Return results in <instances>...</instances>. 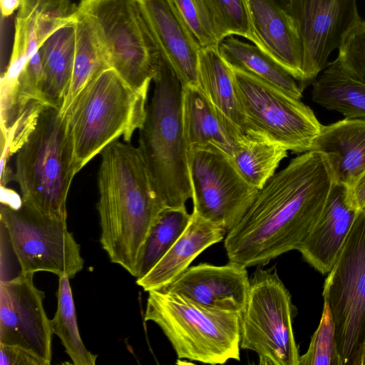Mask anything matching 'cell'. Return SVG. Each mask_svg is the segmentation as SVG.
<instances>
[{"label": "cell", "instance_id": "obj_29", "mask_svg": "<svg viewBox=\"0 0 365 365\" xmlns=\"http://www.w3.org/2000/svg\"><path fill=\"white\" fill-rule=\"evenodd\" d=\"M69 279L66 275L58 277L57 310L51 320L52 332L60 338L74 365H95L98 355L90 352L81 338Z\"/></svg>", "mask_w": 365, "mask_h": 365}, {"label": "cell", "instance_id": "obj_9", "mask_svg": "<svg viewBox=\"0 0 365 365\" xmlns=\"http://www.w3.org/2000/svg\"><path fill=\"white\" fill-rule=\"evenodd\" d=\"M327 274L322 296L333 316L340 365H359L365 337V208Z\"/></svg>", "mask_w": 365, "mask_h": 365}, {"label": "cell", "instance_id": "obj_36", "mask_svg": "<svg viewBox=\"0 0 365 365\" xmlns=\"http://www.w3.org/2000/svg\"><path fill=\"white\" fill-rule=\"evenodd\" d=\"M21 2V0H0L2 16L7 17L11 15L20 7Z\"/></svg>", "mask_w": 365, "mask_h": 365}, {"label": "cell", "instance_id": "obj_30", "mask_svg": "<svg viewBox=\"0 0 365 365\" xmlns=\"http://www.w3.org/2000/svg\"><path fill=\"white\" fill-rule=\"evenodd\" d=\"M201 1L219 43L228 36H238L256 45L247 0Z\"/></svg>", "mask_w": 365, "mask_h": 365}, {"label": "cell", "instance_id": "obj_11", "mask_svg": "<svg viewBox=\"0 0 365 365\" xmlns=\"http://www.w3.org/2000/svg\"><path fill=\"white\" fill-rule=\"evenodd\" d=\"M232 69L246 131L262 134L287 150L309 151L322 125L300 99Z\"/></svg>", "mask_w": 365, "mask_h": 365}, {"label": "cell", "instance_id": "obj_32", "mask_svg": "<svg viewBox=\"0 0 365 365\" xmlns=\"http://www.w3.org/2000/svg\"><path fill=\"white\" fill-rule=\"evenodd\" d=\"M337 59L350 75L365 83V21L361 19L342 40Z\"/></svg>", "mask_w": 365, "mask_h": 365}, {"label": "cell", "instance_id": "obj_2", "mask_svg": "<svg viewBox=\"0 0 365 365\" xmlns=\"http://www.w3.org/2000/svg\"><path fill=\"white\" fill-rule=\"evenodd\" d=\"M101 155L100 242L110 261L135 277L145 238L165 207L138 148L115 140Z\"/></svg>", "mask_w": 365, "mask_h": 365}, {"label": "cell", "instance_id": "obj_7", "mask_svg": "<svg viewBox=\"0 0 365 365\" xmlns=\"http://www.w3.org/2000/svg\"><path fill=\"white\" fill-rule=\"evenodd\" d=\"M144 319L162 329L178 359L209 364L240 360V313L211 309L176 294L150 291Z\"/></svg>", "mask_w": 365, "mask_h": 365}, {"label": "cell", "instance_id": "obj_22", "mask_svg": "<svg viewBox=\"0 0 365 365\" xmlns=\"http://www.w3.org/2000/svg\"><path fill=\"white\" fill-rule=\"evenodd\" d=\"M182 118L187 153L212 150L232 160L237 138L197 88H183Z\"/></svg>", "mask_w": 365, "mask_h": 365}, {"label": "cell", "instance_id": "obj_17", "mask_svg": "<svg viewBox=\"0 0 365 365\" xmlns=\"http://www.w3.org/2000/svg\"><path fill=\"white\" fill-rule=\"evenodd\" d=\"M359 210L350 203L347 187L336 182L316 222L297 249L304 259L322 274L334 266Z\"/></svg>", "mask_w": 365, "mask_h": 365}, {"label": "cell", "instance_id": "obj_3", "mask_svg": "<svg viewBox=\"0 0 365 365\" xmlns=\"http://www.w3.org/2000/svg\"><path fill=\"white\" fill-rule=\"evenodd\" d=\"M138 148L165 207L185 206L192 198L182 118V86L161 56Z\"/></svg>", "mask_w": 365, "mask_h": 365}, {"label": "cell", "instance_id": "obj_14", "mask_svg": "<svg viewBox=\"0 0 365 365\" xmlns=\"http://www.w3.org/2000/svg\"><path fill=\"white\" fill-rule=\"evenodd\" d=\"M34 273H20L0 283V343L31 351L46 365L51 361L53 334Z\"/></svg>", "mask_w": 365, "mask_h": 365}, {"label": "cell", "instance_id": "obj_8", "mask_svg": "<svg viewBox=\"0 0 365 365\" xmlns=\"http://www.w3.org/2000/svg\"><path fill=\"white\" fill-rule=\"evenodd\" d=\"M292 297L275 269L257 268L250 279L240 313V347L252 350L261 365H299Z\"/></svg>", "mask_w": 365, "mask_h": 365}, {"label": "cell", "instance_id": "obj_1", "mask_svg": "<svg viewBox=\"0 0 365 365\" xmlns=\"http://www.w3.org/2000/svg\"><path fill=\"white\" fill-rule=\"evenodd\" d=\"M336 182L325 154L309 150L292 159L259 190L242 219L227 232L229 262L260 266L297 250Z\"/></svg>", "mask_w": 365, "mask_h": 365}, {"label": "cell", "instance_id": "obj_35", "mask_svg": "<svg viewBox=\"0 0 365 365\" xmlns=\"http://www.w3.org/2000/svg\"><path fill=\"white\" fill-rule=\"evenodd\" d=\"M351 205L357 210L365 208V171L347 188Z\"/></svg>", "mask_w": 365, "mask_h": 365}, {"label": "cell", "instance_id": "obj_25", "mask_svg": "<svg viewBox=\"0 0 365 365\" xmlns=\"http://www.w3.org/2000/svg\"><path fill=\"white\" fill-rule=\"evenodd\" d=\"M312 98L344 118L365 119V83L350 75L337 58L313 81Z\"/></svg>", "mask_w": 365, "mask_h": 365}, {"label": "cell", "instance_id": "obj_4", "mask_svg": "<svg viewBox=\"0 0 365 365\" xmlns=\"http://www.w3.org/2000/svg\"><path fill=\"white\" fill-rule=\"evenodd\" d=\"M77 173L66 116L60 108L47 106L16 153L13 180L21 202L43 215L67 219L66 199Z\"/></svg>", "mask_w": 365, "mask_h": 365}, {"label": "cell", "instance_id": "obj_24", "mask_svg": "<svg viewBox=\"0 0 365 365\" xmlns=\"http://www.w3.org/2000/svg\"><path fill=\"white\" fill-rule=\"evenodd\" d=\"M74 21L54 31L39 48L44 73L45 100L48 106L60 109L72 76L76 52Z\"/></svg>", "mask_w": 365, "mask_h": 365}, {"label": "cell", "instance_id": "obj_18", "mask_svg": "<svg viewBox=\"0 0 365 365\" xmlns=\"http://www.w3.org/2000/svg\"><path fill=\"white\" fill-rule=\"evenodd\" d=\"M247 1L256 46L302 84L303 49L292 18L272 0Z\"/></svg>", "mask_w": 365, "mask_h": 365}, {"label": "cell", "instance_id": "obj_27", "mask_svg": "<svg viewBox=\"0 0 365 365\" xmlns=\"http://www.w3.org/2000/svg\"><path fill=\"white\" fill-rule=\"evenodd\" d=\"M76 15V52L69 88L61 109L63 114L94 77L110 68L91 27L84 18Z\"/></svg>", "mask_w": 365, "mask_h": 365}, {"label": "cell", "instance_id": "obj_28", "mask_svg": "<svg viewBox=\"0 0 365 365\" xmlns=\"http://www.w3.org/2000/svg\"><path fill=\"white\" fill-rule=\"evenodd\" d=\"M191 219L185 206L165 207L158 215L143 243L135 277L145 275L168 252Z\"/></svg>", "mask_w": 365, "mask_h": 365}, {"label": "cell", "instance_id": "obj_39", "mask_svg": "<svg viewBox=\"0 0 365 365\" xmlns=\"http://www.w3.org/2000/svg\"><path fill=\"white\" fill-rule=\"evenodd\" d=\"M359 365H365V337L361 349Z\"/></svg>", "mask_w": 365, "mask_h": 365}, {"label": "cell", "instance_id": "obj_6", "mask_svg": "<svg viewBox=\"0 0 365 365\" xmlns=\"http://www.w3.org/2000/svg\"><path fill=\"white\" fill-rule=\"evenodd\" d=\"M76 14L91 27L110 68L148 93L161 55L140 0H81Z\"/></svg>", "mask_w": 365, "mask_h": 365}, {"label": "cell", "instance_id": "obj_34", "mask_svg": "<svg viewBox=\"0 0 365 365\" xmlns=\"http://www.w3.org/2000/svg\"><path fill=\"white\" fill-rule=\"evenodd\" d=\"M0 365H46L31 351L17 345L0 343Z\"/></svg>", "mask_w": 365, "mask_h": 365}, {"label": "cell", "instance_id": "obj_33", "mask_svg": "<svg viewBox=\"0 0 365 365\" xmlns=\"http://www.w3.org/2000/svg\"><path fill=\"white\" fill-rule=\"evenodd\" d=\"M201 48L218 46L219 41L201 0H171Z\"/></svg>", "mask_w": 365, "mask_h": 365}, {"label": "cell", "instance_id": "obj_23", "mask_svg": "<svg viewBox=\"0 0 365 365\" xmlns=\"http://www.w3.org/2000/svg\"><path fill=\"white\" fill-rule=\"evenodd\" d=\"M218 51L232 68L247 73L295 98H302L303 88L297 83L299 81L255 44L230 36L219 43Z\"/></svg>", "mask_w": 365, "mask_h": 365}, {"label": "cell", "instance_id": "obj_37", "mask_svg": "<svg viewBox=\"0 0 365 365\" xmlns=\"http://www.w3.org/2000/svg\"><path fill=\"white\" fill-rule=\"evenodd\" d=\"M23 2L33 4H38L39 6H60L64 4L71 0H21Z\"/></svg>", "mask_w": 365, "mask_h": 365}, {"label": "cell", "instance_id": "obj_20", "mask_svg": "<svg viewBox=\"0 0 365 365\" xmlns=\"http://www.w3.org/2000/svg\"><path fill=\"white\" fill-rule=\"evenodd\" d=\"M310 150L325 154L336 182L349 188L365 171V119L344 118L322 125Z\"/></svg>", "mask_w": 365, "mask_h": 365}, {"label": "cell", "instance_id": "obj_16", "mask_svg": "<svg viewBox=\"0 0 365 365\" xmlns=\"http://www.w3.org/2000/svg\"><path fill=\"white\" fill-rule=\"evenodd\" d=\"M160 55L182 88H197L200 46L171 0H140Z\"/></svg>", "mask_w": 365, "mask_h": 365}, {"label": "cell", "instance_id": "obj_13", "mask_svg": "<svg viewBox=\"0 0 365 365\" xmlns=\"http://www.w3.org/2000/svg\"><path fill=\"white\" fill-rule=\"evenodd\" d=\"M287 11L302 45L304 89L326 68L330 53L361 18L356 0H292Z\"/></svg>", "mask_w": 365, "mask_h": 365}, {"label": "cell", "instance_id": "obj_21", "mask_svg": "<svg viewBox=\"0 0 365 365\" xmlns=\"http://www.w3.org/2000/svg\"><path fill=\"white\" fill-rule=\"evenodd\" d=\"M207 99L227 129L238 139L245 132V119L237 98L232 68L218 46L201 48L197 88Z\"/></svg>", "mask_w": 365, "mask_h": 365}, {"label": "cell", "instance_id": "obj_15", "mask_svg": "<svg viewBox=\"0 0 365 365\" xmlns=\"http://www.w3.org/2000/svg\"><path fill=\"white\" fill-rule=\"evenodd\" d=\"M249 289L247 267L229 262L222 266L200 263L189 267L156 291L178 295L208 309L240 314L246 306Z\"/></svg>", "mask_w": 365, "mask_h": 365}, {"label": "cell", "instance_id": "obj_38", "mask_svg": "<svg viewBox=\"0 0 365 365\" xmlns=\"http://www.w3.org/2000/svg\"><path fill=\"white\" fill-rule=\"evenodd\" d=\"M272 1L273 2H274L277 5H278L279 6H280L281 8H282L287 11L292 0H272Z\"/></svg>", "mask_w": 365, "mask_h": 365}, {"label": "cell", "instance_id": "obj_31", "mask_svg": "<svg viewBox=\"0 0 365 365\" xmlns=\"http://www.w3.org/2000/svg\"><path fill=\"white\" fill-rule=\"evenodd\" d=\"M299 365H340L335 324L328 303L324 301L319 326L312 336L307 352Z\"/></svg>", "mask_w": 365, "mask_h": 365}, {"label": "cell", "instance_id": "obj_10", "mask_svg": "<svg viewBox=\"0 0 365 365\" xmlns=\"http://www.w3.org/2000/svg\"><path fill=\"white\" fill-rule=\"evenodd\" d=\"M0 222L21 273L45 271L71 279L83 269L80 245L66 219L43 215L21 202L14 205L1 200Z\"/></svg>", "mask_w": 365, "mask_h": 365}, {"label": "cell", "instance_id": "obj_19", "mask_svg": "<svg viewBox=\"0 0 365 365\" xmlns=\"http://www.w3.org/2000/svg\"><path fill=\"white\" fill-rule=\"evenodd\" d=\"M227 230L195 212L181 236L162 259L136 283L145 292L156 291L170 283L187 269L205 249L221 242Z\"/></svg>", "mask_w": 365, "mask_h": 365}, {"label": "cell", "instance_id": "obj_5", "mask_svg": "<svg viewBox=\"0 0 365 365\" xmlns=\"http://www.w3.org/2000/svg\"><path fill=\"white\" fill-rule=\"evenodd\" d=\"M147 97L113 68L103 70L83 88L63 114L78 172L119 137L130 142L145 120Z\"/></svg>", "mask_w": 365, "mask_h": 365}, {"label": "cell", "instance_id": "obj_12", "mask_svg": "<svg viewBox=\"0 0 365 365\" xmlns=\"http://www.w3.org/2000/svg\"><path fill=\"white\" fill-rule=\"evenodd\" d=\"M187 159L193 212L229 231L242 219L259 190L220 153L192 150Z\"/></svg>", "mask_w": 365, "mask_h": 365}, {"label": "cell", "instance_id": "obj_26", "mask_svg": "<svg viewBox=\"0 0 365 365\" xmlns=\"http://www.w3.org/2000/svg\"><path fill=\"white\" fill-rule=\"evenodd\" d=\"M287 151L262 134L246 131L237 139L231 160L245 180L259 190L275 174Z\"/></svg>", "mask_w": 365, "mask_h": 365}]
</instances>
